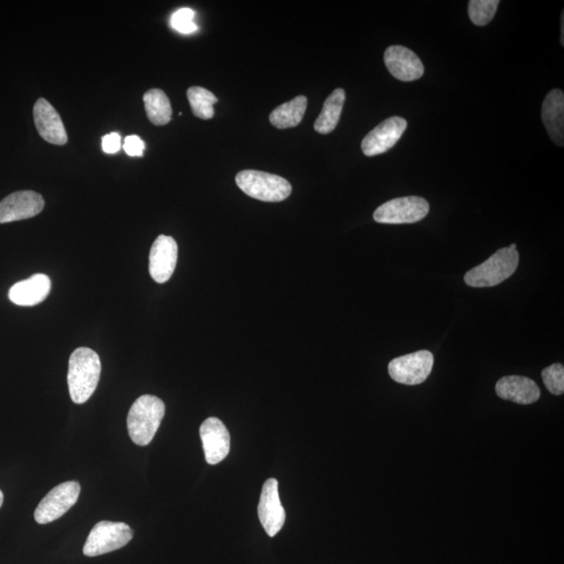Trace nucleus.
Instances as JSON below:
<instances>
[{"mask_svg": "<svg viewBox=\"0 0 564 564\" xmlns=\"http://www.w3.org/2000/svg\"><path fill=\"white\" fill-rule=\"evenodd\" d=\"M101 364L97 352L80 348L72 353L67 383L74 404H85L99 385Z\"/></svg>", "mask_w": 564, "mask_h": 564, "instance_id": "f257e3e1", "label": "nucleus"}, {"mask_svg": "<svg viewBox=\"0 0 564 564\" xmlns=\"http://www.w3.org/2000/svg\"><path fill=\"white\" fill-rule=\"evenodd\" d=\"M166 406L154 396H142L135 400L128 414V431L135 445L146 446L152 443L161 421Z\"/></svg>", "mask_w": 564, "mask_h": 564, "instance_id": "f03ea898", "label": "nucleus"}, {"mask_svg": "<svg viewBox=\"0 0 564 564\" xmlns=\"http://www.w3.org/2000/svg\"><path fill=\"white\" fill-rule=\"evenodd\" d=\"M519 263L518 251L502 248L486 262L468 271L464 282L473 288L495 287L513 275L519 267Z\"/></svg>", "mask_w": 564, "mask_h": 564, "instance_id": "7ed1b4c3", "label": "nucleus"}, {"mask_svg": "<svg viewBox=\"0 0 564 564\" xmlns=\"http://www.w3.org/2000/svg\"><path fill=\"white\" fill-rule=\"evenodd\" d=\"M235 181L244 194L263 202H282L292 194L288 180L266 172L246 169L236 175Z\"/></svg>", "mask_w": 564, "mask_h": 564, "instance_id": "20e7f679", "label": "nucleus"}, {"mask_svg": "<svg viewBox=\"0 0 564 564\" xmlns=\"http://www.w3.org/2000/svg\"><path fill=\"white\" fill-rule=\"evenodd\" d=\"M133 539V530L125 522L103 521L95 525L86 540L83 553L100 556L124 548Z\"/></svg>", "mask_w": 564, "mask_h": 564, "instance_id": "39448f33", "label": "nucleus"}, {"mask_svg": "<svg viewBox=\"0 0 564 564\" xmlns=\"http://www.w3.org/2000/svg\"><path fill=\"white\" fill-rule=\"evenodd\" d=\"M430 212V206L421 196H404L393 199L380 206L373 214V219L379 224H414Z\"/></svg>", "mask_w": 564, "mask_h": 564, "instance_id": "423d86ee", "label": "nucleus"}, {"mask_svg": "<svg viewBox=\"0 0 564 564\" xmlns=\"http://www.w3.org/2000/svg\"><path fill=\"white\" fill-rule=\"evenodd\" d=\"M433 366V353L420 350L392 359L388 371L391 378L397 383L416 386L425 382L431 375Z\"/></svg>", "mask_w": 564, "mask_h": 564, "instance_id": "0eeeda50", "label": "nucleus"}, {"mask_svg": "<svg viewBox=\"0 0 564 564\" xmlns=\"http://www.w3.org/2000/svg\"><path fill=\"white\" fill-rule=\"evenodd\" d=\"M80 492L81 486L77 482H65L54 487L40 502L35 511V521L40 525H46L60 519L76 504Z\"/></svg>", "mask_w": 564, "mask_h": 564, "instance_id": "6e6552de", "label": "nucleus"}, {"mask_svg": "<svg viewBox=\"0 0 564 564\" xmlns=\"http://www.w3.org/2000/svg\"><path fill=\"white\" fill-rule=\"evenodd\" d=\"M407 122L400 117H392L380 122L362 141V151L368 158L388 152L402 139Z\"/></svg>", "mask_w": 564, "mask_h": 564, "instance_id": "1a4fd4ad", "label": "nucleus"}, {"mask_svg": "<svg viewBox=\"0 0 564 564\" xmlns=\"http://www.w3.org/2000/svg\"><path fill=\"white\" fill-rule=\"evenodd\" d=\"M43 196L32 190H22L5 196L0 202V224L31 219L43 212Z\"/></svg>", "mask_w": 564, "mask_h": 564, "instance_id": "9d476101", "label": "nucleus"}, {"mask_svg": "<svg viewBox=\"0 0 564 564\" xmlns=\"http://www.w3.org/2000/svg\"><path fill=\"white\" fill-rule=\"evenodd\" d=\"M257 509L258 518H260L264 531L270 538H274L281 531L285 522V512L282 505L276 479L272 478L264 482Z\"/></svg>", "mask_w": 564, "mask_h": 564, "instance_id": "9b49d317", "label": "nucleus"}, {"mask_svg": "<svg viewBox=\"0 0 564 564\" xmlns=\"http://www.w3.org/2000/svg\"><path fill=\"white\" fill-rule=\"evenodd\" d=\"M178 261V244L172 236L159 235L149 253L148 270L153 280L167 282L172 277Z\"/></svg>", "mask_w": 564, "mask_h": 564, "instance_id": "f8f14e48", "label": "nucleus"}, {"mask_svg": "<svg viewBox=\"0 0 564 564\" xmlns=\"http://www.w3.org/2000/svg\"><path fill=\"white\" fill-rule=\"evenodd\" d=\"M204 454L208 464H219L230 452V434L219 418L209 417L200 427Z\"/></svg>", "mask_w": 564, "mask_h": 564, "instance_id": "ddd939ff", "label": "nucleus"}, {"mask_svg": "<svg viewBox=\"0 0 564 564\" xmlns=\"http://www.w3.org/2000/svg\"><path fill=\"white\" fill-rule=\"evenodd\" d=\"M384 61L392 76L399 81H413L424 76L423 62L416 53L405 46H389L385 52Z\"/></svg>", "mask_w": 564, "mask_h": 564, "instance_id": "4468645a", "label": "nucleus"}, {"mask_svg": "<svg viewBox=\"0 0 564 564\" xmlns=\"http://www.w3.org/2000/svg\"><path fill=\"white\" fill-rule=\"evenodd\" d=\"M33 120L41 138L50 144L64 146L67 133L59 113L49 100L39 99L33 106Z\"/></svg>", "mask_w": 564, "mask_h": 564, "instance_id": "2eb2a0df", "label": "nucleus"}, {"mask_svg": "<svg viewBox=\"0 0 564 564\" xmlns=\"http://www.w3.org/2000/svg\"><path fill=\"white\" fill-rule=\"evenodd\" d=\"M498 397L519 405H531L540 398V389L534 380L526 377L502 378L495 386Z\"/></svg>", "mask_w": 564, "mask_h": 564, "instance_id": "dca6fc26", "label": "nucleus"}, {"mask_svg": "<svg viewBox=\"0 0 564 564\" xmlns=\"http://www.w3.org/2000/svg\"><path fill=\"white\" fill-rule=\"evenodd\" d=\"M52 288L51 278L45 274H35L27 280L13 285L9 298L20 307H33L45 301Z\"/></svg>", "mask_w": 564, "mask_h": 564, "instance_id": "f3484780", "label": "nucleus"}, {"mask_svg": "<svg viewBox=\"0 0 564 564\" xmlns=\"http://www.w3.org/2000/svg\"><path fill=\"white\" fill-rule=\"evenodd\" d=\"M541 118L551 139L559 147L564 145V94L553 90L547 94L542 103Z\"/></svg>", "mask_w": 564, "mask_h": 564, "instance_id": "a211bd4d", "label": "nucleus"}, {"mask_svg": "<svg viewBox=\"0 0 564 564\" xmlns=\"http://www.w3.org/2000/svg\"><path fill=\"white\" fill-rule=\"evenodd\" d=\"M308 108V99L299 95L295 99L277 107L270 114L271 124L281 130L301 124Z\"/></svg>", "mask_w": 564, "mask_h": 564, "instance_id": "6ab92c4d", "label": "nucleus"}, {"mask_svg": "<svg viewBox=\"0 0 564 564\" xmlns=\"http://www.w3.org/2000/svg\"><path fill=\"white\" fill-rule=\"evenodd\" d=\"M346 94L342 88L332 92L322 108L320 115L315 121V130L320 134H329L335 130L341 118Z\"/></svg>", "mask_w": 564, "mask_h": 564, "instance_id": "aec40b11", "label": "nucleus"}, {"mask_svg": "<svg viewBox=\"0 0 564 564\" xmlns=\"http://www.w3.org/2000/svg\"><path fill=\"white\" fill-rule=\"evenodd\" d=\"M144 101L148 118L153 125L165 126L171 121L173 109L165 92L154 88L145 93Z\"/></svg>", "mask_w": 564, "mask_h": 564, "instance_id": "412c9836", "label": "nucleus"}, {"mask_svg": "<svg viewBox=\"0 0 564 564\" xmlns=\"http://www.w3.org/2000/svg\"><path fill=\"white\" fill-rule=\"evenodd\" d=\"M187 98L195 117L201 119L214 118V105L217 103V99L213 92L206 88L194 86L187 91Z\"/></svg>", "mask_w": 564, "mask_h": 564, "instance_id": "4be33fe9", "label": "nucleus"}, {"mask_svg": "<svg viewBox=\"0 0 564 564\" xmlns=\"http://www.w3.org/2000/svg\"><path fill=\"white\" fill-rule=\"evenodd\" d=\"M499 0H471L468 4V14L473 24L487 25L492 22L498 10Z\"/></svg>", "mask_w": 564, "mask_h": 564, "instance_id": "5701e85b", "label": "nucleus"}, {"mask_svg": "<svg viewBox=\"0 0 564 564\" xmlns=\"http://www.w3.org/2000/svg\"><path fill=\"white\" fill-rule=\"evenodd\" d=\"M543 383L547 389L554 396H562L564 392V367L561 364H553L543 369L541 373Z\"/></svg>", "mask_w": 564, "mask_h": 564, "instance_id": "b1692460", "label": "nucleus"}, {"mask_svg": "<svg viewBox=\"0 0 564 564\" xmlns=\"http://www.w3.org/2000/svg\"><path fill=\"white\" fill-rule=\"evenodd\" d=\"M195 12L188 8L177 11L171 19V25L176 31L182 33H190L198 30V26L194 23Z\"/></svg>", "mask_w": 564, "mask_h": 564, "instance_id": "393cba45", "label": "nucleus"}, {"mask_svg": "<svg viewBox=\"0 0 564 564\" xmlns=\"http://www.w3.org/2000/svg\"><path fill=\"white\" fill-rule=\"evenodd\" d=\"M145 148V142L138 135H131L126 138L124 149L129 156H139L141 158L144 155Z\"/></svg>", "mask_w": 564, "mask_h": 564, "instance_id": "a878e982", "label": "nucleus"}, {"mask_svg": "<svg viewBox=\"0 0 564 564\" xmlns=\"http://www.w3.org/2000/svg\"><path fill=\"white\" fill-rule=\"evenodd\" d=\"M103 151L107 154L118 153L121 148V139L119 133H110L104 136L101 139Z\"/></svg>", "mask_w": 564, "mask_h": 564, "instance_id": "bb28decb", "label": "nucleus"}, {"mask_svg": "<svg viewBox=\"0 0 564 564\" xmlns=\"http://www.w3.org/2000/svg\"><path fill=\"white\" fill-rule=\"evenodd\" d=\"M564 14H561V43H563V33H564Z\"/></svg>", "mask_w": 564, "mask_h": 564, "instance_id": "cd10ccee", "label": "nucleus"}, {"mask_svg": "<svg viewBox=\"0 0 564 564\" xmlns=\"http://www.w3.org/2000/svg\"><path fill=\"white\" fill-rule=\"evenodd\" d=\"M3 502H4V493L2 492V491H0V507L3 506Z\"/></svg>", "mask_w": 564, "mask_h": 564, "instance_id": "c85d7f7f", "label": "nucleus"}, {"mask_svg": "<svg viewBox=\"0 0 564 564\" xmlns=\"http://www.w3.org/2000/svg\"><path fill=\"white\" fill-rule=\"evenodd\" d=\"M508 248L511 249V250H516V244H511V247H508Z\"/></svg>", "mask_w": 564, "mask_h": 564, "instance_id": "c756f323", "label": "nucleus"}]
</instances>
